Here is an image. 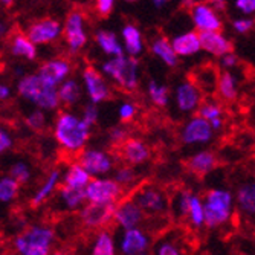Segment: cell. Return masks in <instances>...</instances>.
I'll return each mask as SVG.
<instances>
[{
	"label": "cell",
	"mask_w": 255,
	"mask_h": 255,
	"mask_svg": "<svg viewBox=\"0 0 255 255\" xmlns=\"http://www.w3.org/2000/svg\"><path fill=\"white\" fill-rule=\"evenodd\" d=\"M18 94L43 110H54L61 101L57 86L43 78L40 74L23 77L18 81Z\"/></svg>",
	"instance_id": "cell-1"
},
{
	"label": "cell",
	"mask_w": 255,
	"mask_h": 255,
	"mask_svg": "<svg viewBox=\"0 0 255 255\" xmlns=\"http://www.w3.org/2000/svg\"><path fill=\"white\" fill-rule=\"evenodd\" d=\"M90 127L71 113H61L55 124V139L69 151L81 150L89 139Z\"/></svg>",
	"instance_id": "cell-2"
},
{
	"label": "cell",
	"mask_w": 255,
	"mask_h": 255,
	"mask_svg": "<svg viewBox=\"0 0 255 255\" xmlns=\"http://www.w3.org/2000/svg\"><path fill=\"white\" fill-rule=\"evenodd\" d=\"M54 233L49 228L32 226L14 240V248L23 255H46L51 252Z\"/></svg>",
	"instance_id": "cell-3"
},
{
	"label": "cell",
	"mask_w": 255,
	"mask_h": 255,
	"mask_svg": "<svg viewBox=\"0 0 255 255\" xmlns=\"http://www.w3.org/2000/svg\"><path fill=\"white\" fill-rule=\"evenodd\" d=\"M103 72L126 90H134L137 87V60L133 55H115L104 63Z\"/></svg>",
	"instance_id": "cell-4"
},
{
	"label": "cell",
	"mask_w": 255,
	"mask_h": 255,
	"mask_svg": "<svg viewBox=\"0 0 255 255\" xmlns=\"http://www.w3.org/2000/svg\"><path fill=\"white\" fill-rule=\"evenodd\" d=\"M205 206V225L216 228L223 225L233 210V196L225 190H211L206 194Z\"/></svg>",
	"instance_id": "cell-5"
},
{
	"label": "cell",
	"mask_w": 255,
	"mask_h": 255,
	"mask_svg": "<svg viewBox=\"0 0 255 255\" xmlns=\"http://www.w3.org/2000/svg\"><path fill=\"white\" fill-rule=\"evenodd\" d=\"M87 200L95 203H115L121 196V183L115 179H95L86 187Z\"/></svg>",
	"instance_id": "cell-6"
},
{
	"label": "cell",
	"mask_w": 255,
	"mask_h": 255,
	"mask_svg": "<svg viewBox=\"0 0 255 255\" xmlns=\"http://www.w3.org/2000/svg\"><path fill=\"white\" fill-rule=\"evenodd\" d=\"M115 210H117L115 203L90 202V205H87L81 213V220L86 226L100 228L109 225V222L115 219Z\"/></svg>",
	"instance_id": "cell-7"
},
{
	"label": "cell",
	"mask_w": 255,
	"mask_h": 255,
	"mask_svg": "<svg viewBox=\"0 0 255 255\" xmlns=\"http://www.w3.org/2000/svg\"><path fill=\"white\" fill-rule=\"evenodd\" d=\"M211 137H213V126L203 117L193 118L182 130V142L185 144H205L208 141H211Z\"/></svg>",
	"instance_id": "cell-8"
},
{
	"label": "cell",
	"mask_w": 255,
	"mask_h": 255,
	"mask_svg": "<svg viewBox=\"0 0 255 255\" xmlns=\"http://www.w3.org/2000/svg\"><path fill=\"white\" fill-rule=\"evenodd\" d=\"M64 37L72 52L80 51L87 41V35L84 31V18L80 12H72L67 17L64 25Z\"/></svg>",
	"instance_id": "cell-9"
},
{
	"label": "cell",
	"mask_w": 255,
	"mask_h": 255,
	"mask_svg": "<svg viewBox=\"0 0 255 255\" xmlns=\"http://www.w3.org/2000/svg\"><path fill=\"white\" fill-rule=\"evenodd\" d=\"M83 80H84V84L87 89V95L92 103L100 104L110 97V90H109L107 83L104 81L103 75L98 71H95L94 67L86 69L83 72Z\"/></svg>",
	"instance_id": "cell-10"
},
{
	"label": "cell",
	"mask_w": 255,
	"mask_h": 255,
	"mask_svg": "<svg viewBox=\"0 0 255 255\" xmlns=\"http://www.w3.org/2000/svg\"><path fill=\"white\" fill-rule=\"evenodd\" d=\"M60 34H61V25L54 18L40 20V21L34 23L28 31V37L35 44L51 43V41L57 40Z\"/></svg>",
	"instance_id": "cell-11"
},
{
	"label": "cell",
	"mask_w": 255,
	"mask_h": 255,
	"mask_svg": "<svg viewBox=\"0 0 255 255\" xmlns=\"http://www.w3.org/2000/svg\"><path fill=\"white\" fill-rule=\"evenodd\" d=\"M142 211L144 210L136 203V200H124L115 210V220L124 229L136 228L144 217Z\"/></svg>",
	"instance_id": "cell-12"
},
{
	"label": "cell",
	"mask_w": 255,
	"mask_h": 255,
	"mask_svg": "<svg viewBox=\"0 0 255 255\" xmlns=\"http://www.w3.org/2000/svg\"><path fill=\"white\" fill-rule=\"evenodd\" d=\"M80 164L90 174H104L112 170L113 162L109 154L98 150H86L80 156Z\"/></svg>",
	"instance_id": "cell-13"
},
{
	"label": "cell",
	"mask_w": 255,
	"mask_h": 255,
	"mask_svg": "<svg viewBox=\"0 0 255 255\" xmlns=\"http://www.w3.org/2000/svg\"><path fill=\"white\" fill-rule=\"evenodd\" d=\"M150 248V239L144 234L141 229L130 228L126 229V233L121 239V252L127 255H137L144 254Z\"/></svg>",
	"instance_id": "cell-14"
},
{
	"label": "cell",
	"mask_w": 255,
	"mask_h": 255,
	"mask_svg": "<svg viewBox=\"0 0 255 255\" xmlns=\"http://www.w3.org/2000/svg\"><path fill=\"white\" fill-rule=\"evenodd\" d=\"M202 49L216 57H223L225 54L233 52V43L219 31H200Z\"/></svg>",
	"instance_id": "cell-15"
},
{
	"label": "cell",
	"mask_w": 255,
	"mask_h": 255,
	"mask_svg": "<svg viewBox=\"0 0 255 255\" xmlns=\"http://www.w3.org/2000/svg\"><path fill=\"white\" fill-rule=\"evenodd\" d=\"M136 203L142 208L144 211L151 213V214H159L165 211V199L162 196V193L153 187H147L139 190L136 197H134Z\"/></svg>",
	"instance_id": "cell-16"
},
{
	"label": "cell",
	"mask_w": 255,
	"mask_h": 255,
	"mask_svg": "<svg viewBox=\"0 0 255 255\" xmlns=\"http://www.w3.org/2000/svg\"><path fill=\"white\" fill-rule=\"evenodd\" d=\"M191 14L194 25L196 28H199V31H219L222 28V21L216 11L205 3L196 5L191 9Z\"/></svg>",
	"instance_id": "cell-17"
},
{
	"label": "cell",
	"mask_w": 255,
	"mask_h": 255,
	"mask_svg": "<svg viewBox=\"0 0 255 255\" xmlns=\"http://www.w3.org/2000/svg\"><path fill=\"white\" fill-rule=\"evenodd\" d=\"M173 48L176 51L177 55L180 57H191L194 54H197L202 49V41H200V34L190 31L185 32L182 35H177L173 41Z\"/></svg>",
	"instance_id": "cell-18"
},
{
	"label": "cell",
	"mask_w": 255,
	"mask_h": 255,
	"mask_svg": "<svg viewBox=\"0 0 255 255\" xmlns=\"http://www.w3.org/2000/svg\"><path fill=\"white\" fill-rule=\"evenodd\" d=\"M69 72H71V66H69V63L66 60H58V58L46 61L38 69V74L55 86L63 83L64 78L69 75Z\"/></svg>",
	"instance_id": "cell-19"
},
{
	"label": "cell",
	"mask_w": 255,
	"mask_h": 255,
	"mask_svg": "<svg viewBox=\"0 0 255 255\" xmlns=\"http://www.w3.org/2000/svg\"><path fill=\"white\" fill-rule=\"evenodd\" d=\"M199 90L193 83H182L176 89V103L182 112H191L199 106Z\"/></svg>",
	"instance_id": "cell-20"
},
{
	"label": "cell",
	"mask_w": 255,
	"mask_h": 255,
	"mask_svg": "<svg viewBox=\"0 0 255 255\" xmlns=\"http://www.w3.org/2000/svg\"><path fill=\"white\" fill-rule=\"evenodd\" d=\"M123 156L127 162H130V164L139 165V164H144V162L148 159L150 150L142 141H137V139H127V141L123 144Z\"/></svg>",
	"instance_id": "cell-21"
},
{
	"label": "cell",
	"mask_w": 255,
	"mask_h": 255,
	"mask_svg": "<svg viewBox=\"0 0 255 255\" xmlns=\"http://www.w3.org/2000/svg\"><path fill=\"white\" fill-rule=\"evenodd\" d=\"M217 165L216 156L210 151H202L194 154L193 157H190V160L187 162V167L191 173L203 176L206 173H210L211 170H214V167Z\"/></svg>",
	"instance_id": "cell-22"
},
{
	"label": "cell",
	"mask_w": 255,
	"mask_h": 255,
	"mask_svg": "<svg viewBox=\"0 0 255 255\" xmlns=\"http://www.w3.org/2000/svg\"><path fill=\"white\" fill-rule=\"evenodd\" d=\"M11 54L26 60H34L37 57L35 43L28 35L17 34L11 40Z\"/></svg>",
	"instance_id": "cell-23"
},
{
	"label": "cell",
	"mask_w": 255,
	"mask_h": 255,
	"mask_svg": "<svg viewBox=\"0 0 255 255\" xmlns=\"http://www.w3.org/2000/svg\"><path fill=\"white\" fill-rule=\"evenodd\" d=\"M60 196L64 205L67 208H71V210L78 208L87 199V193L84 187H72V185H67V183H64L61 187Z\"/></svg>",
	"instance_id": "cell-24"
},
{
	"label": "cell",
	"mask_w": 255,
	"mask_h": 255,
	"mask_svg": "<svg viewBox=\"0 0 255 255\" xmlns=\"http://www.w3.org/2000/svg\"><path fill=\"white\" fill-rule=\"evenodd\" d=\"M123 38H124V46H126V51L128 52V55L136 57L142 52V38H141V32L137 31L136 26H133V25L124 26Z\"/></svg>",
	"instance_id": "cell-25"
},
{
	"label": "cell",
	"mask_w": 255,
	"mask_h": 255,
	"mask_svg": "<svg viewBox=\"0 0 255 255\" xmlns=\"http://www.w3.org/2000/svg\"><path fill=\"white\" fill-rule=\"evenodd\" d=\"M240 210L246 214H255V182L245 183L237 191Z\"/></svg>",
	"instance_id": "cell-26"
},
{
	"label": "cell",
	"mask_w": 255,
	"mask_h": 255,
	"mask_svg": "<svg viewBox=\"0 0 255 255\" xmlns=\"http://www.w3.org/2000/svg\"><path fill=\"white\" fill-rule=\"evenodd\" d=\"M151 51L156 57H159L167 66H176L177 64V54L173 48V44L168 43L165 38H157L151 44Z\"/></svg>",
	"instance_id": "cell-27"
},
{
	"label": "cell",
	"mask_w": 255,
	"mask_h": 255,
	"mask_svg": "<svg viewBox=\"0 0 255 255\" xmlns=\"http://www.w3.org/2000/svg\"><path fill=\"white\" fill-rule=\"evenodd\" d=\"M97 43L107 55H123V46L118 41L117 35L110 31H98L97 32Z\"/></svg>",
	"instance_id": "cell-28"
},
{
	"label": "cell",
	"mask_w": 255,
	"mask_h": 255,
	"mask_svg": "<svg viewBox=\"0 0 255 255\" xmlns=\"http://www.w3.org/2000/svg\"><path fill=\"white\" fill-rule=\"evenodd\" d=\"M90 173L80 164H74L71 165V168L67 170V173L64 174V183L72 185V187H87L90 182Z\"/></svg>",
	"instance_id": "cell-29"
},
{
	"label": "cell",
	"mask_w": 255,
	"mask_h": 255,
	"mask_svg": "<svg viewBox=\"0 0 255 255\" xmlns=\"http://www.w3.org/2000/svg\"><path fill=\"white\" fill-rule=\"evenodd\" d=\"M58 95H60L61 103L75 104L81 97V89L75 80H67V81L61 83V86L58 89Z\"/></svg>",
	"instance_id": "cell-30"
},
{
	"label": "cell",
	"mask_w": 255,
	"mask_h": 255,
	"mask_svg": "<svg viewBox=\"0 0 255 255\" xmlns=\"http://www.w3.org/2000/svg\"><path fill=\"white\" fill-rule=\"evenodd\" d=\"M58 180H60V171H58V170H54V171L48 176L46 182L43 183V187L38 190V193L34 196L31 205H32V206H38L40 203H43L46 199H48V196L55 190V187L58 185Z\"/></svg>",
	"instance_id": "cell-31"
},
{
	"label": "cell",
	"mask_w": 255,
	"mask_h": 255,
	"mask_svg": "<svg viewBox=\"0 0 255 255\" xmlns=\"http://www.w3.org/2000/svg\"><path fill=\"white\" fill-rule=\"evenodd\" d=\"M219 92H220V95L228 101H233V100L237 98V81H236L233 74L223 72L220 75V78H219Z\"/></svg>",
	"instance_id": "cell-32"
},
{
	"label": "cell",
	"mask_w": 255,
	"mask_h": 255,
	"mask_svg": "<svg viewBox=\"0 0 255 255\" xmlns=\"http://www.w3.org/2000/svg\"><path fill=\"white\" fill-rule=\"evenodd\" d=\"M188 219L194 226H202L205 223V206L202 205L200 199L194 194H191L190 197Z\"/></svg>",
	"instance_id": "cell-33"
},
{
	"label": "cell",
	"mask_w": 255,
	"mask_h": 255,
	"mask_svg": "<svg viewBox=\"0 0 255 255\" xmlns=\"http://www.w3.org/2000/svg\"><path fill=\"white\" fill-rule=\"evenodd\" d=\"M92 252H94L95 255H112V254H115V243H113V239L107 231H103V233L98 234Z\"/></svg>",
	"instance_id": "cell-34"
},
{
	"label": "cell",
	"mask_w": 255,
	"mask_h": 255,
	"mask_svg": "<svg viewBox=\"0 0 255 255\" xmlns=\"http://www.w3.org/2000/svg\"><path fill=\"white\" fill-rule=\"evenodd\" d=\"M18 185H20V182L15 180L14 177H11V176L3 177L0 180V200L3 203L11 202L18 193Z\"/></svg>",
	"instance_id": "cell-35"
},
{
	"label": "cell",
	"mask_w": 255,
	"mask_h": 255,
	"mask_svg": "<svg viewBox=\"0 0 255 255\" xmlns=\"http://www.w3.org/2000/svg\"><path fill=\"white\" fill-rule=\"evenodd\" d=\"M148 97L151 98V101L156 106L164 107L168 104V89L165 86H160L156 81H150L148 83Z\"/></svg>",
	"instance_id": "cell-36"
},
{
	"label": "cell",
	"mask_w": 255,
	"mask_h": 255,
	"mask_svg": "<svg viewBox=\"0 0 255 255\" xmlns=\"http://www.w3.org/2000/svg\"><path fill=\"white\" fill-rule=\"evenodd\" d=\"M9 174H11V177H14L20 183H26L31 179L29 167L26 164H23V162H17V164H14L9 170Z\"/></svg>",
	"instance_id": "cell-37"
},
{
	"label": "cell",
	"mask_w": 255,
	"mask_h": 255,
	"mask_svg": "<svg viewBox=\"0 0 255 255\" xmlns=\"http://www.w3.org/2000/svg\"><path fill=\"white\" fill-rule=\"evenodd\" d=\"M43 109H38V110H34L31 112V115L26 118V124L29 128L35 130V131H40L43 130L44 124H46V117H44V113L41 112Z\"/></svg>",
	"instance_id": "cell-38"
},
{
	"label": "cell",
	"mask_w": 255,
	"mask_h": 255,
	"mask_svg": "<svg viewBox=\"0 0 255 255\" xmlns=\"http://www.w3.org/2000/svg\"><path fill=\"white\" fill-rule=\"evenodd\" d=\"M199 115L203 117L205 120L211 121V120H216V118H220L222 117V109L216 104H203L200 109H199Z\"/></svg>",
	"instance_id": "cell-39"
},
{
	"label": "cell",
	"mask_w": 255,
	"mask_h": 255,
	"mask_svg": "<svg viewBox=\"0 0 255 255\" xmlns=\"http://www.w3.org/2000/svg\"><path fill=\"white\" fill-rule=\"evenodd\" d=\"M115 179H117L121 185H130V183L134 182L136 173H134V170H131L128 167H124V168L117 171V176H115Z\"/></svg>",
	"instance_id": "cell-40"
},
{
	"label": "cell",
	"mask_w": 255,
	"mask_h": 255,
	"mask_svg": "<svg viewBox=\"0 0 255 255\" xmlns=\"http://www.w3.org/2000/svg\"><path fill=\"white\" fill-rule=\"evenodd\" d=\"M97 120H98V109H97L95 103L87 104L86 109H84V113H83V121L89 127H92V126L97 123Z\"/></svg>",
	"instance_id": "cell-41"
},
{
	"label": "cell",
	"mask_w": 255,
	"mask_h": 255,
	"mask_svg": "<svg viewBox=\"0 0 255 255\" xmlns=\"http://www.w3.org/2000/svg\"><path fill=\"white\" fill-rule=\"evenodd\" d=\"M236 8L245 15L255 14V0H236Z\"/></svg>",
	"instance_id": "cell-42"
},
{
	"label": "cell",
	"mask_w": 255,
	"mask_h": 255,
	"mask_svg": "<svg viewBox=\"0 0 255 255\" xmlns=\"http://www.w3.org/2000/svg\"><path fill=\"white\" fill-rule=\"evenodd\" d=\"M233 26H234V29L237 32L246 34L254 28V20H251V18H237V20H234Z\"/></svg>",
	"instance_id": "cell-43"
},
{
	"label": "cell",
	"mask_w": 255,
	"mask_h": 255,
	"mask_svg": "<svg viewBox=\"0 0 255 255\" xmlns=\"http://www.w3.org/2000/svg\"><path fill=\"white\" fill-rule=\"evenodd\" d=\"M134 113H136V109H134L133 104L126 103V104H123V106L120 107V118H121V121H124V123L131 121L133 117H134Z\"/></svg>",
	"instance_id": "cell-44"
},
{
	"label": "cell",
	"mask_w": 255,
	"mask_h": 255,
	"mask_svg": "<svg viewBox=\"0 0 255 255\" xmlns=\"http://www.w3.org/2000/svg\"><path fill=\"white\" fill-rule=\"evenodd\" d=\"M115 0H97V9L101 15H107L110 14V11L113 9Z\"/></svg>",
	"instance_id": "cell-45"
},
{
	"label": "cell",
	"mask_w": 255,
	"mask_h": 255,
	"mask_svg": "<svg viewBox=\"0 0 255 255\" xmlns=\"http://www.w3.org/2000/svg\"><path fill=\"white\" fill-rule=\"evenodd\" d=\"M157 254L159 255H177L179 254V249L173 243H164V245L159 246Z\"/></svg>",
	"instance_id": "cell-46"
},
{
	"label": "cell",
	"mask_w": 255,
	"mask_h": 255,
	"mask_svg": "<svg viewBox=\"0 0 255 255\" xmlns=\"http://www.w3.org/2000/svg\"><path fill=\"white\" fill-rule=\"evenodd\" d=\"M11 145H12L11 136L5 130H2V133H0V150H2V153H5L6 150L11 148Z\"/></svg>",
	"instance_id": "cell-47"
},
{
	"label": "cell",
	"mask_w": 255,
	"mask_h": 255,
	"mask_svg": "<svg viewBox=\"0 0 255 255\" xmlns=\"http://www.w3.org/2000/svg\"><path fill=\"white\" fill-rule=\"evenodd\" d=\"M237 57L233 54V52H229V54H225L223 57H222V66H225V67H234V66H237Z\"/></svg>",
	"instance_id": "cell-48"
},
{
	"label": "cell",
	"mask_w": 255,
	"mask_h": 255,
	"mask_svg": "<svg viewBox=\"0 0 255 255\" xmlns=\"http://www.w3.org/2000/svg\"><path fill=\"white\" fill-rule=\"evenodd\" d=\"M110 137H112V141H115V142H123L126 139V131L123 128H113L110 131Z\"/></svg>",
	"instance_id": "cell-49"
},
{
	"label": "cell",
	"mask_w": 255,
	"mask_h": 255,
	"mask_svg": "<svg viewBox=\"0 0 255 255\" xmlns=\"http://www.w3.org/2000/svg\"><path fill=\"white\" fill-rule=\"evenodd\" d=\"M9 94H11L9 87L5 86V84H2V87H0V98H2V100H6V98L9 97Z\"/></svg>",
	"instance_id": "cell-50"
},
{
	"label": "cell",
	"mask_w": 255,
	"mask_h": 255,
	"mask_svg": "<svg viewBox=\"0 0 255 255\" xmlns=\"http://www.w3.org/2000/svg\"><path fill=\"white\" fill-rule=\"evenodd\" d=\"M208 3H211L214 8L217 9H223L225 8V3H226V0H208Z\"/></svg>",
	"instance_id": "cell-51"
},
{
	"label": "cell",
	"mask_w": 255,
	"mask_h": 255,
	"mask_svg": "<svg viewBox=\"0 0 255 255\" xmlns=\"http://www.w3.org/2000/svg\"><path fill=\"white\" fill-rule=\"evenodd\" d=\"M180 5L185 8V9H193L196 6L194 0H180Z\"/></svg>",
	"instance_id": "cell-52"
},
{
	"label": "cell",
	"mask_w": 255,
	"mask_h": 255,
	"mask_svg": "<svg viewBox=\"0 0 255 255\" xmlns=\"http://www.w3.org/2000/svg\"><path fill=\"white\" fill-rule=\"evenodd\" d=\"M210 123H211V126H213V128H214V130H219V128H222V124H223L222 118H216V120H211Z\"/></svg>",
	"instance_id": "cell-53"
},
{
	"label": "cell",
	"mask_w": 255,
	"mask_h": 255,
	"mask_svg": "<svg viewBox=\"0 0 255 255\" xmlns=\"http://www.w3.org/2000/svg\"><path fill=\"white\" fill-rule=\"evenodd\" d=\"M168 2H170V0H151V3H153L156 8H162V6H165Z\"/></svg>",
	"instance_id": "cell-54"
},
{
	"label": "cell",
	"mask_w": 255,
	"mask_h": 255,
	"mask_svg": "<svg viewBox=\"0 0 255 255\" xmlns=\"http://www.w3.org/2000/svg\"><path fill=\"white\" fill-rule=\"evenodd\" d=\"M2 3H3V5H11V3H12V0H2Z\"/></svg>",
	"instance_id": "cell-55"
},
{
	"label": "cell",
	"mask_w": 255,
	"mask_h": 255,
	"mask_svg": "<svg viewBox=\"0 0 255 255\" xmlns=\"http://www.w3.org/2000/svg\"><path fill=\"white\" fill-rule=\"evenodd\" d=\"M126 2H134V0H126Z\"/></svg>",
	"instance_id": "cell-56"
}]
</instances>
